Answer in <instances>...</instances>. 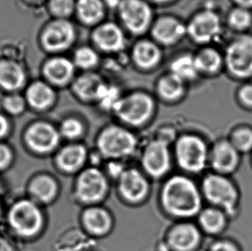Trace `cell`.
I'll return each mask as SVG.
<instances>
[{"mask_svg": "<svg viewBox=\"0 0 252 251\" xmlns=\"http://www.w3.org/2000/svg\"><path fill=\"white\" fill-rule=\"evenodd\" d=\"M0 251H14L12 246L2 237H0Z\"/></svg>", "mask_w": 252, "mask_h": 251, "instance_id": "44", "label": "cell"}, {"mask_svg": "<svg viewBox=\"0 0 252 251\" xmlns=\"http://www.w3.org/2000/svg\"><path fill=\"white\" fill-rule=\"evenodd\" d=\"M74 8V0H51L50 2L52 12L57 17H68L73 12Z\"/></svg>", "mask_w": 252, "mask_h": 251, "instance_id": "37", "label": "cell"}, {"mask_svg": "<svg viewBox=\"0 0 252 251\" xmlns=\"http://www.w3.org/2000/svg\"><path fill=\"white\" fill-rule=\"evenodd\" d=\"M30 193L36 202L49 203L57 195L58 185L52 177L38 176L31 184Z\"/></svg>", "mask_w": 252, "mask_h": 251, "instance_id": "22", "label": "cell"}, {"mask_svg": "<svg viewBox=\"0 0 252 251\" xmlns=\"http://www.w3.org/2000/svg\"><path fill=\"white\" fill-rule=\"evenodd\" d=\"M84 126L79 120L74 118L65 120L62 123L60 134L67 139H76L82 135Z\"/></svg>", "mask_w": 252, "mask_h": 251, "instance_id": "34", "label": "cell"}, {"mask_svg": "<svg viewBox=\"0 0 252 251\" xmlns=\"http://www.w3.org/2000/svg\"><path fill=\"white\" fill-rule=\"evenodd\" d=\"M155 2H159V3H163V2H167L169 0H154Z\"/></svg>", "mask_w": 252, "mask_h": 251, "instance_id": "47", "label": "cell"}, {"mask_svg": "<svg viewBox=\"0 0 252 251\" xmlns=\"http://www.w3.org/2000/svg\"><path fill=\"white\" fill-rule=\"evenodd\" d=\"M229 70L237 77L252 74V38L243 36L229 46L225 56Z\"/></svg>", "mask_w": 252, "mask_h": 251, "instance_id": "8", "label": "cell"}, {"mask_svg": "<svg viewBox=\"0 0 252 251\" xmlns=\"http://www.w3.org/2000/svg\"><path fill=\"white\" fill-rule=\"evenodd\" d=\"M27 101L33 108L45 109L55 101V92L53 89L42 82H36L27 91Z\"/></svg>", "mask_w": 252, "mask_h": 251, "instance_id": "24", "label": "cell"}, {"mask_svg": "<svg viewBox=\"0 0 252 251\" xmlns=\"http://www.w3.org/2000/svg\"><path fill=\"white\" fill-rule=\"evenodd\" d=\"M107 189L105 176L97 168L83 170L76 181V196L84 203L98 202L105 196Z\"/></svg>", "mask_w": 252, "mask_h": 251, "instance_id": "7", "label": "cell"}, {"mask_svg": "<svg viewBox=\"0 0 252 251\" xmlns=\"http://www.w3.org/2000/svg\"><path fill=\"white\" fill-rule=\"evenodd\" d=\"M229 23L236 30L243 31L249 27L252 23V16L248 10L237 9L232 11L229 17Z\"/></svg>", "mask_w": 252, "mask_h": 251, "instance_id": "36", "label": "cell"}, {"mask_svg": "<svg viewBox=\"0 0 252 251\" xmlns=\"http://www.w3.org/2000/svg\"><path fill=\"white\" fill-rule=\"evenodd\" d=\"M171 71L172 74L184 81L194 79L199 70L194 58L190 55H183L172 62Z\"/></svg>", "mask_w": 252, "mask_h": 251, "instance_id": "29", "label": "cell"}, {"mask_svg": "<svg viewBox=\"0 0 252 251\" xmlns=\"http://www.w3.org/2000/svg\"><path fill=\"white\" fill-rule=\"evenodd\" d=\"M118 182L120 193L129 202L138 203L147 195L149 189L148 183L139 170H125Z\"/></svg>", "mask_w": 252, "mask_h": 251, "instance_id": "14", "label": "cell"}, {"mask_svg": "<svg viewBox=\"0 0 252 251\" xmlns=\"http://www.w3.org/2000/svg\"><path fill=\"white\" fill-rule=\"evenodd\" d=\"M221 31L218 16L210 10H205L192 19L188 28L191 37L199 43L213 41Z\"/></svg>", "mask_w": 252, "mask_h": 251, "instance_id": "13", "label": "cell"}, {"mask_svg": "<svg viewBox=\"0 0 252 251\" xmlns=\"http://www.w3.org/2000/svg\"><path fill=\"white\" fill-rule=\"evenodd\" d=\"M96 143L101 155L115 160L131 156L137 147L133 133L117 126L106 127L99 134Z\"/></svg>", "mask_w": 252, "mask_h": 251, "instance_id": "3", "label": "cell"}, {"mask_svg": "<svg viewBox=\"0 0 252 251\" xmlns=\"http://www.w3.org/2000/svg\"><path fill=\"white\" fill-rule=\"evenodd\" d=\"M235 1L243 7L252 6V0H235Z\"/></svg>", "mask_w": 252, "mask_h": 251, "instance_id": "46", "label": "cell"}, {"mask_svg": "<svg viewBox=\"0 0 252 251\" xmlns=\"http://www.w3.org/2000/svg\"><path fill=\"white\" fill-rule=\"evenodd\" d=\"M186 33L184 24L172 17H163L154 25L153 34L163 44L176 43Z\"/></svg>", "mask_w": 252, "mask_h": 251, "instance_id": "18", "label": "cell"}, {"mask_svg": "<svg viewBox=\"0 0 252 251\" xmlns=\"http://www.w3.org/2000/svg\"><path fill=\"white\" fill-rule=\"evenodd\" d=\"M85 228L95 235H104L112 226V220L109 213L102 207H90L83 214Z\"/></svg>", "mask_w": 252, "mask_h": 251, "instance_id": "20", "label": "cell"}, {"mask_svg": "<svg viewBox=\"0 0 252 251\" xmlns=\"http://www.w3.org/2000/svg\"><path fill=\"white\" fill-rule=\"evenodd\" d=\"M240 98L246 106L252 107V85L246 86L241 90Z\"/></svg>", "mask_w": 252, "mask_h": 251, "instance_id": "42", "label": "cell"}, {"mask_svg": "<svg viewBox=\"0 0 252 251\" xmlns=\"http://www.w3.org/2000/svg\"><path fill=\"white\" fill-rule=\"evenodd\" d=\"M161 199L168 213L176 217H193L201 211V193L190 179L183 176L170 177L164 184Z\"/></svg>", "mask_w": 252, "mask_h": 251, "instance_id": "1", "label": "cell"}, {"mask_svg": "<svg viewBox=\"0 0 252 251\" xmlns=\"http://www.w3.org/2000/svg\"><path fill=\"white\" fill-rule=\"evenodd\" d=\"M87 158V151L79 144L65 146L59 153L56 162L66 172H74L84 165Z\"/></svg>", "mask_w": 252, "mask_h": 251, "instance_id": "19", "label": "cell"}, {"mask_svg": "<svg viewBox=\"0 0 252 251\" xmlns=\"http://www.w3.org/2000/svg\"><path fill=\"white\" fill-rule=\"evenodd\" d=\"M44 73L52 83L64 85L72 78L74 73V65L67 59H52L45 64Z\"/></svg>", "mask_w": 252, "mask_h": 251, "instance_id": "21", "label": "cell"}, {"mask_svg": "<svg viewBox=\"0 0 252 251\" xmlns=\"http://www.w3.org/2000/svg\"><path fill=\"white\" fill-rule=\"evenodd\" d=\"M104 85L102 79L95 74H85L79 77L74 84L76 94L83 100H96L99 92Z\"/></svg>", "mask_w": 252, "mask_h": 251, "instance_id": "25", "label": "cell"}, {"mask_svg": "<svg viewBox=\"0 0 252 251\" xmlns=\"http://www.w3.org/2000/svg\"><path fill=\"white\" fill-rule=\"evenodd\" d=\"M176 157L182 169L199 173L204 170L208 163V148L197 136L183 135L176 144Z\"/></svg>", "mask_w": 252, "mask_h": 251, "instance_id": "4", "label": "cell"}, {"mask_svg": "<svg viewBox=\"0 0 252 251\" xmlns=\"http://www.w3.org/2000/svg\"><path fill=\"white\" fill-rule=\"evenodd\" d=\"M9 123L4 116L0 115V139H3L9 132Z\"/></svg>", "mask_w": 252, "mask_h": 251, "instance_id": "43", "label": "cell"}, {"mask_svg": "<svg viewBox=\"0 0 252 251\" xmlns=\"http://www.w3.org/2000/svg\"><path fill=\"white\" fill-rule=\"evenodd\" d=\"M158 89L163 98L169 101L177 100L184 93V81L171 73L161 78Z\"/></svg>", "mask_w": 252, "mask_h": 251, "instance_id": "30", "label": "cell"}, {"mask_svg": "<svg viewBox=\"0 0 252 251\" xmlns=\"http://www.w3.org/2000/svg\"><path fill=\"white\" fill-rule=\"evenodd\" d=\"M133 59L143 68L154 66L160 60V51L156 45L148 41H140L133 49Z\"/></svg>", "mask_w": 252, "mask_h": 251, "instance_id": "26", "label": "cell"}, {"mask_svg": "<svg viewBox=\"0 0 252 251\" xmlns=\"http://www.w3.org/2000/svg\"><path fill=\"white\" fill-rule=\"evenodd\" d=\"M200 240L201 235L197 228L188 223L178 224L169 235V244L176 251H193Z\"/></svg>", "mask_w": 252, "mask_h": 251, "instance_id": "17", "label": "cell"}, {"mask_svg": "<svg viewBox=\"0 0 252 251\" xmlns=\"http://www.w3.org/2000/svg\"><path fill=\"white\" fill-rule=\"evenodd\" d=\"M205 196L212 204L221 207L228 215L235 214L239 194L235 186L222 175H209L202 184Z\"/></svg>", "mask_w": 252, "mask_h": 251, "instance_id": "5", "label": "cell"}, {"mask_svg": "<svg viewBox=\"0 0 252 251\" xmlns=\"http://www.w3.org/2000/svg\"><path fill=\"white\" fill-rule=\"evenodd\" d=\"M93 39L99 48L107 52H117L125 46L123 31L116 24L108 23L97 28Z\"/></svg>", "mask_w": 252, "mask_h": 251, "instance_id": "16", "label": "cell"}, {"mask_svg": "<svg viewBox=\"0 0 252 251\" xmlns=\"http://www.w3.org/2000/svg\"><path fill=\"white\" fill-rule=\"evenodd\" d=\"M199 222L205 231L215 234L225 227V217L221 211L208 208L201 212L199 216Z\"/></svg>", "mask_w": 252, "mask_h": 251, "instance_id": "28", "label": "cell"}, {"mask_svg": "<svg viewBox=\"0 0 252 251\" xmlns=\"http://www.w3.org/2000/svg\"><path fill=\"white\" fill-rule=\"evenodd\" d=\"M209 251H238L236 246L228 242H218L212 246Z\"/></svg>", "mask_w": 252, "mask_h": 251, "instance_id": "41", "label": "cell"}, {"mask_svg": "<svg viewBox=\"0 0 252 251\" xmlns=\"http://www.w3.org/2000/svg\"><path fill=\"white\" fill-rule=\"evenodd\" d=\"M232 146L239 153H248L252 150V131L249 128H240L232 134Z\"/></svg>", "mask_w": 252, "mask_h": 251, "instance_id": "33", "label": "cell"}, {"mask_svg": "<svg viewBox=\"0 0 252 251\" xmlns=\"http://www.w3.org/2000/svg\"><path fill=\"white\" fill-rule=\"evenodd\" d=\"M142 165L147 173L154 177H161L170 168V156L167 144L163 140L151 142L144 151Z\"/></svg>", "mask_w": 252, "mask_h": 251, "instance_id": "11", "label": "cell"}, {"mask_svg": "<svg viewBox=\"0 0 252 251\" xmlns=\"http://www.w3.org/2000/svg\"><path fill=\"white\" fill-rule=\"evenodd\" d=\"M76 9L80 20L86 24H93L101 20L104 13L101 0H79Z\"/></svg>", "mask_w": 252, "mask_h": 251, "instance_id": "27", "label": "cell"}, {"mask_svg": "<svg viewBox=\"0 0 252 251\" xmlns=\"http://www.w3.org/2000/svg\"><path fill=\"white\" fill-rule=\"evenodd\" d=\"M154 107V101L149 95L136 92L120 99L114 111L124 123L131 126H140L152 116Z\"/></svg>", "mask_w": 252, "mask_h": 251, "instance_id": "6", "label": "cell"}, {"mask_svg": "<svg viewBox=\"0 0 252 251\" xmlns=\"http://www.w3.org/2000/svg\"><path fill=\"white\" fill-rule=\"evenodd\" d=\"M25 80L24 71L19 64L13 62H0V85L9 91L22 87Z\"/></svg>", "mask_w": 252, "mask_h": 251, "instance_id": "23", "label": "cell"}, {"mask_svg": "<svg viewBox=\"0 0 252 251\" xmlns=\"http://www.w3.org/2000/svg\"><path fill=\"white\" fill-rule=\"evenodd\" d=\"M194 60L198 70L204 72H215L221 66V56L218 52L211 48L200 52Z\"/></svg>", "mask_w": 252, "mask_h": 251, "instance_id": "31", "label": "cell"}, {"mask_svg": "<svg viewBox=\"0 0 252 251\" xmlns=\"http://www.w3.org/2000/svg\"><path fill=\"white\" fill-rule=\"evenodd\" d=\"M119 11L125 26L134 34L146 31L152 20L150 6L143 0H123Z\"/></svg>", "mask_w": 252, "mask_h": 251, "instance_id": "9", "label": "cell"}, {"mask_svg": "<svg viewBox=\"0 0 252 251\" xmlns=\"http://www.w3.org/2000/svg\"><path fill=\"white\" fill-rule=\"evenodd\" d=\"M107 170H108V173L109 174L110 177L119 179L126 169L123 166V163H119V161L114 160L108 164Z\"/></svg>", "mask_w": 252, "mask_h": 251, "instance_id": "40", "label": "cell"}, {"mask_svg": "<svg viewBox=\"0 0 252 251\" xmlns=\"http://www.w3.org/2000/svg\"><path fill=\"white\" fill-rule=\"evenodd\" d=\"M239 153L230 141H220L213 150L212 165L219 173H232L239 165Z\"/></svg>", "mask_w": 252, "mask_h": 251, "instance_id": "15", "label": "cell"}, {"mask_svg": "<svg viewBox=\"0 0 252 251\" xmlns=\"http://www.w3.org/2000/svg\"><path fill=\"white\" fill-rule=\"evenodd\" d=\"M31 1H40V0H31Z\"/></svg>", "mask_w": 252, "mask_h": 251, "instance_id": "48", "label": "cell"}, {"mask_svg": "<svg viewBox=\"0 0 252 251\" xmlns=\"http://www.w3.org/2000/svg\"><path fill=\"white\" fill-rule=\"evenodd\" d=\"M74 61L79 67L88 69L95 65L98 61V56L92 48H81L76 52Z\"/></svg>", "mask_w": 252, "mask_h": 251, "instance_id": "35", "label": "cell"}, {"mask_svg": "<svg viewBox=\"0 0 252 251\" xmlns=\"http://www.w3.org/2000/svg\"><path fill=\"white\" fill-rule=\"evenodd\" d=\"M8 223L18 237L33 238L41 231L43 215L34 200H20L12 205L8 213Z\"/></svg>", "mask_w": 252, "mask_h": 251, "instance_id": "2", "label": "cell"}, {"mask_svg": "<svg viewBox=\"0 0 252 251\" xmlns=\"http://www.w3.org/2000/svg\"><path fill=\"white\" fill-rule=\"evenodd\" d=\"M75 38V31L67 21L57 20L49 24L42 34V43L49 51L65 50L72 45Z\"/></svg>", "mask_w": 252, "mask_h": 251, "instance_id": "12", "label": "cell"}, {"mask_svg": "<svg viewBox=\"0 0 252 251\" xmlns=\"http://www.w3.org/2000/svg\"><path fill=\"white\" fill-rule=\"evenodd\" d=\"M12 158L13 156L10 148L5 145L0 144V171L9 167Z\"/></svg>", "mask_w": 252, "mask_h": 251, "instance_id": "39", "label": "cell"}, {"mask_svg": "<svg viewBox=\"0 0 252 251\" xmlns=\"http://www.w3.org/2000/svg\"><path fill=\"white\" fill-rule=\"evenodd\" d=\"M60 139V132L46 123H37L31 126L25 134L29 148L38 154L53 152L58 146Z\"/></svg>", "mask_w": 252, "mask_h": 251, "instance_id": "10", "label": "cell"}, {"mask_svg": "<svg viewBox=\"0 0 252 251\" xmlns=\"http://www.w3.org/2000/svg\"><path fill=\"white\" fill-rule=\"evenodd\" d=\"M120 99L119 91L114 86L104 84L99 92L96 100L100 102L103 109L114 110Z\"/></svg>", "mask_w": 252, "mask_h": 251, "instance_id": "32", "label": "cell"}, {"mask_svg": "<svg viewBox=\"0 0 252 251\" xmlns=\"http://www.w3.org/2000/svg\"><path fill=\"white\" fill-rule=\"evenodd\" d=\"M3 108L10 115H20L21 113L24 112L25 109L24 99L18 95H10L4 99Z\"/></svg>", "mask_w": 252, "mask_h": 251, "instance_id": "38", "label": "cell"}, {"mask_svg": "<svg viewBox=\"0 0 252 251\" xmlns=\"http://www.w3.org/2000/svg\"><path fill=\"white\" fill-rule=\"evenodd\" d=\"M105 3L110 8H116L119 7L123 0H104Z\"/></svg>", "mask_w": 252, "mask_h": 251, "instance_id": "45", "label": "cell"}]
</instances>
